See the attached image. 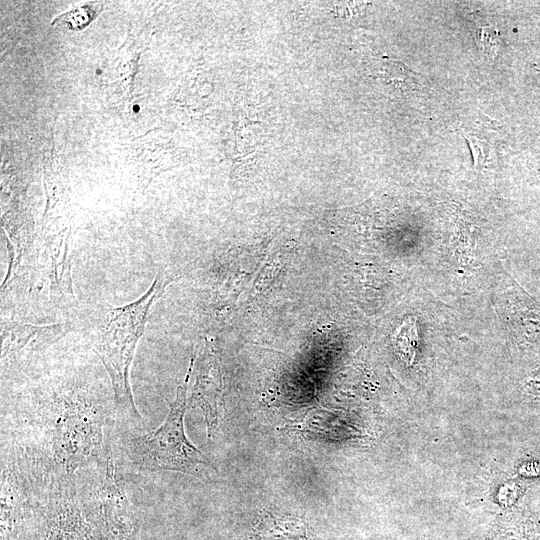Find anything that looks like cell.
Instances as JSON below:
<instances>
[{
	"label": "cell",
	"mask_w": 540,
	"mask_h": 540,
	"mask_svg": "<svg viewBox=\"0 0 540 540\" xmlns=\"http://www.w3.org/2000/svg\"><path fill=\"white\" fill-rule=\"evenodd\" d=\"M69 331L63 323L34 325L17 321L6 322L1 331V357L12 359L22 354L45 350Z\"/></svg>",
	"instance_id": "6"
},
{
	"label": "cell",
	"mask_w": 540,
	"mask_h": 540,
	"mask_svg": "<svg viewBox=\"0 0 540 540\" xmlns=\"http://www.w3.org/2000/svg\"><path fill=\"white\" fill-rule=\"evenodd\" d=\"M216 371V366L210 360L198 375L193 392V401L202 410L209 437L214 435L221 414L220 382Z\"/></svg>",
	"instance_id": "8"
},
{
	"label": "cell",
	"mask_w": 540,
	"mask_h": 540,
	"mask_svg": "<svg viewBox=\"0 0 540 540\" xmlns=\"http://www.w3.org/2000/svg\"><path fill=\"white\" fill-rule=\"evenodd\" d=\"M395 347L406 363L411 364L418 344L416 318L408 317L396 332Z\"/></svg>",
	"instance_id": "10"
},
{
	"label": "cell",
	"mask_w": 540,
	"mask_h": 540,
	"mask_svg": "<svg viewBox=\"0 0 540 540\" xmlns=\"http://www.w3.org/2000/svg\"><path fill=\"white\" fill-rule=\"evenodd\" d=\"M103 413L84 394L63 395L52 413L54 463L68 476L103 454Z\"/></svg>",
	"instance_id": "3"
},
{
	"label": "cell",
	"mask_w": 540,
	"mask_h": 540,
	"mask_svg": "<svg viewBox=\"0 0 540 540\" xmlns=\"http://www.w3.org/2000/svg\"><path fill=\"white\" fill-rule=\"evenodd\" d=\"M139 540V539H138Z\"/></svg>",
	"instance_id": "15"
},
{
	"label": "cell",
	"mask_w": 540,
	"mask_h": 540,
	"mask_svg": "<svg viewBox=\"0 0 540 540\" xmlns=\"http://www.w3.org/2000/svg\"><path fill=\"white\" fill-rule=\"evenodd\" d=\"M477 39L481 48L490 56H494L498 49L496 30L488 25L480 26L477 30Z\"/></svg>",
	"instance_id": "11"
},
{
	"label": "cell",
	"mask_w": 540,
	"mask_h": 540,
	"mask_svg": "<svg viewBox=\"0 0 540 540\" xmlns=\"http://www.w3.org/2000/svg\"><path fill=\"white\" fill-rule=\"evenodd\" d=\"M191 368L177 388L168 415L155 430L131 439L127 444L129 459L139 468L169 470L205 479L215 471L210 460L185 434L186 392Z\"/></svg>",
	"instance_id": "2"
},
{
	"label": "cell",
	"mask_w": 540,
	"mask_h": 540,
	"mask_svg": "<svg viewBox=\"0 0 540 540\" xmlns=\"http://www.w3.org/2000/svg\"><path fill=\"white\" fill-rule=\"evenodd\" d=\"M102 10L101 3H88L60 15L52 22V25L67 27L69 30H81L89 25Z\"/></svg>",
	"instance_id": "9"
},
{
	"label": "cell",
	"mask_w": 540,
	"mask_h": 540,
	"mask_svg": "<svg viewBox=\"0 0 540 540\" xmlns=\"http://www.w3.org/2000/svg\"><path fill=\"white\" fill-rule=\"evenodd\" d=\"M490 540H538L533 538L521 525H509L497 530Z\"/></svg>",
	"instance_id": "13"
},
{
	"label": "cell",
	"mask_w": 540,
	"mask_h": 540,
	"mask_svg": "<svg viewBox=\"0 0 540 540\" xmlns=\"http://www.w3.org/2000/svg\"><path fill=\"white\" fill-rule=\"evenodd\" d=\"M464 137L471 149L475 166H481L485 163L490 154V146L487 142L473 135H465Z\"/></svg>",
	"instance_id": "12"
},
{
	"label": "cell",
	"mask_w": 540,
	"mask_h": 540,
	"mask_svg": "<svg viewBox=\"0 0 540 540\" xmlns=\"http://www.w3.org/2000/svg\"><path fill=\"white\" fill-rule=\"evenodd\" d=\"M49 499L43 540H93L92 530L67 483H56Z\"/></svg>",
	"instance_id": "5"
},
{
	"label": "cell",
	"mask_w": 540,
	"mask_h": 540,
	"mask_svg": "<svg viewBox=\"0 0 540 540\" xmlns=\"http://www.w3.org/2000/svg\"><path fill=\"white\" fill-rule=\"evenodd\" d=\"M96 73H97V74L101 73V70L98 69V70L96 71Z\"/></svg>",
	"instance_id": "14"
},
{
	"label": "cell",
	"mask_w": 540,
	"mask_h": 540,
	"mask_svg": "<svg viewBox=\"0 0 540 540\" xmlns=\"http://www.w3.org/2000/svg\"><path fill=\"white\" fill-rule=\"evenodd\" d=\"M98 496V518L103 540L139 539L138 521L124 488L116 476V468L109 451Z\"/></svg>",
	"instance_id": "4"
},
{
	"label": "cell",
	"mask_w": 540,
	"mask_h": 540,
	"mask_svg": "<svg viewBox=\"0 0 540 540\" xmlns=\"http://www.w3.org/2000/svg\"><path fill=\"white\" fill-rule=\"evenodd\" d=\"M253 534L256 540H323L304 516L279 507L263 510Z\"/></svg>",
	"instance_id": "7"
},
{
	"label": "cell",
	"mask_w": 540,
	"mask_h": 540,
	"mask_svg": "<svg viewBox=\"0 0 540 540\" xmlns=\"http://www.w3.org/2000/svg\"><path fill=\"white\" fill-rule=\"evenodd\" d=\"M169 281L165 272L160 270L139 298L122 306L109 307L93 341L95 352L109 375L117 411L128 420L141 419L130 385V369L136 348L151 307Z\"/></svg>",
	"instance_id": "1"
}]
</instances>
